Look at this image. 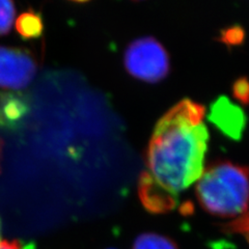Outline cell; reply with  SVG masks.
I'll list each match as a JSON object with an SVG mask.
<instances>
[{"label": "cell", "mask_w": 249, "mask_h": 249, "mask_svg": "<svg viewBox=\"0 0 249 249\" xmlns=\"http://www.w3.org/2000/svg\"><path fill=\"white\" fill-rule=\"evenodd\" d=\"M205 115L204 105L183 99L154 128L145 153L147 173L175 194L198 181L205 170L209 142Z\"/></svg>", "instance_id": "cell-1"}, {"label": "cell", "mask_w": 249, "mask_h": 249, "mask_svg": "<svg viewBox=\"0 0 249 249\" xmlns=\"http://www.w3.org/2000/svg\"><path fill=\"white\" fill-rule=\"evenodd\" d=\"M196 194L207 213L221 218L235 217L249 206V167L231 161H217L205 168Z\"/></svg>", "instance_id": "cell-2"}, {"label": "cell", "mask_w": 249, "mask_h": 249, "mask_svg": "<svg viewBox=\"0 0 249 249\" xmlns=\"http://www.w3.org/2000/svg\"><path fill=\"white\" fill-rule=\"evenodd\" d=\"M124 64L132 77L146 83H158L170 72L168 53L153 36L139 37L129 44L124 51Z\"/></svg>", "instance_id": "cell-3"}, {"label": "cell", "mask_w": 249, "mask_h": 249, "mask_svg": "<svg viewBox=\"0 0 249 249\" xmlns=\"http://www.w3.org/2000/svg\"><path fill=\"white\" fill-rule=\"evenodd\" d=\"M34 53L24 48L0 46V88L16 91L26 88L36 75Z\"/></svg>", "instance_id": "cell-4"}, {"label": "cell", "mask_w": 249, "mask_h": 249, "mask_svg": "<svg viewBox=\"0 0 249 249\" xmlns=\"http://www.w3.org/2000/svg\"><path fill=\"white\" fill-rule=\"evenodd\" d=\"M138 194L142 206L152 214L169 213L178 205V194L161 186L147 171L140 175Z\"/></svg>", "instance_id": "cell-5"}, {"label": "cell", "mask_w": 249, "mask_h": 249, "mask_svg": "<svg viewBox=\"0 0 249 249\" xmlns=\"http://www.w3.org/2000/svg\"><path fill=\"white\" fill-rule=\"evenodd\" d=\"M209 120L227 136L240 139L246 126L243 110L233 105L227 98H219L211 106Z\"/></svg>", "instance_id": "cell-6"}, {"label": "cell", "mask_w": 249, "mask_h": 249, "mask_svg": "<svg viewBox=\"0 0 249 249\" xmlns=\"http://www.w3.org/2000/svg\"><path fill=\"white\" fill-rule=\"evenodd\" d=\"M30 111V99L22 91H0V128L17 130Z\"/></svg>", "instance_id": "cell-7"}, {"label": "cell", "mask_w": 249, "mask_h": 249, "mask_svg": "<svg viewBox=\"0 0 249 249\" xmlns=\"http://www.w3.org/2000/svg\"><path fill=\"white\" fill-rule=\"evenodd\" d=\"M16 30L23 40H35L44 33V22L41 13L28 10L16 20Z\"/></svg>", "instance_id": "cell-8"}, {"label": "cell", "mask_w": 249, "mask_h": 249, "mask_svg": "<svg viewBox=\"0 0 249 249\" xmlns=\"http://www.w3.org/2000/svg\"><path fill=\"white\" fill-rule=\"evenodd\" d=\"M132 249H180L173 239L155 232L138 236Z\"/></svg>", "instance_id": "cell-9"}, {"label": "cell", "mask_w": 249, "mask_h": 249, "mask_svg": "<svg viewBox=\"0 0 249 249\" xmlns=\"http://www.w3.org/2000/svg\"><path fill=\"white\" fill-rule=\"evenodd\" d=\"M16 16L14 0H0V36L11 31Z\"/></svg>", "instance_id": "cell-10"}, {"label": "cell", "mask_w": 249, "mask_h": 249, "mask_svg": "<svg viewBox=\"0 0 249 249\" xmlns=\"http://www.w3.org/2000/svg\"><path fill=\"white\" fill-rule=\"evenodd\" d=\"M232 95L243 104H249V80L240 78L232 85Z\"/></svg>", "instance_id": "cell-11"}, {"label": "cell", "mask_w": 249, "mask_h": 249, "mask_svg": "<svg viewBox=\"0 0 249 249\" xmlns=\"http://www.w3.org/2000/svg\"><path fill=\"white\" fill-rule=\"evenodd\" d=\"M244 31L241 27H231L222 34L221 41L229 45H238L243 41Z\"/></svg>", "instance_id": "cell-12"}, {"label": "cell", "mask_w": 249, "mask_h": 249, "mask_svg": "<svg viewBox=\"0 0 249 249\" xmlns=\"http://www.w3.org/2000/svg\"><path fill=\"white\" fill-rule=\"evenodd\" d=\"M0 249H35L34 244L31 243H23L20 241H3V242H0Z\"/></svg>", "instance_id": "cell-13"}, {"label": "cell", "mask_w": 249, "mask_h": 249, "mask_svg": "<svg viewBox=\"0 0 249 249\" xmlns=\"http://www.w3.org/2000/svg\"><path fill=\"white\" fill-rule=\"evenodd\" d=\"M69 1H73V2H77V3H85V2L90 1V0H69Z\"/></svg>", "instance_id": "cell-14"}, {"label": "cell", "mask_w": 249, "mask_h": 249, "mask_svg": "<svg viewBox=\"0 0 249 249\" xmlns=\"http://www.w3.org/2000/svg\"><path fill=\"white\" fill-rule=\"evenodd\" d=\"M1 150H2V144H1V142H0V157H1Z\"/></svg>", "instance_id": "cell-15"}, {"label": "cell", "mask_w": 249, "mask_h": 249, "mask_svg": "<svg viewBox=\"0 0 249 249\" xmlns=\"http://www.w3.org/2000/svg\"><path fill=\"white\" fill-rule=\"evenodd\" d=\"M0 235H1V223H0Z\"/></svg>", "instance_id": "cell-16"}, {"label": "cell", "mask_w": 249, "mask_h": 249, "mask_svg": "<svg viewBox=\"0 0 249 249\" xmlns=\"http://www.w3.org/2000/svg\"><path fill=\"white\" fill-rule=\"evenodd\" d=\"M134 1H140V0H134Z\"/></svg>", "instance_id": "cell-17"}]
</instances>
